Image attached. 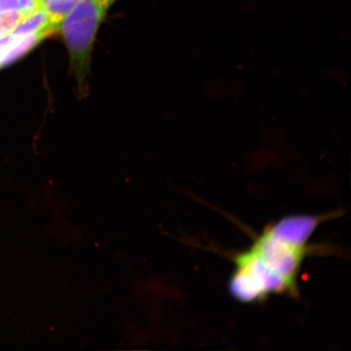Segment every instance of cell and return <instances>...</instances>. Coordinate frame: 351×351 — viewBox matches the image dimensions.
<instances>
[{
	"label": "cell",
	"mask_w": 351,
	"mask_h": 351,
	"mask_svg": "<svg viewBox=\"0 0 351 351\" xmlns=\"http://www.w3.org/2000/svg\"><path fill=\"white\" fill-rule=\"evenodd\" d=\"M330 215H291L267 226L248 249L235 254L229 291L251 304L271 295H298L302 262L311 253L308 241Z\"/></svg>",
	"instance_id": "obj_1"
},
{
	"label": "cell",
	"mask_w": 351,
	"mask_h": 351,
	"mask_svg": "<svg viewBox=\"0 0 351 351\" xmlns=\"http://www.w3.org/2000/svg\"><path fill=\"white\" fill-rule=\"evenodd\" d=\"M115 0H79L60 26L79 95L89 90L90 61L101 22Z\"/></svg>",
	"instance_id": "obj_2"
},
{
	"label": "cell",
	"mask_w": 351,
	"mask_h": 351,
	"mask_svg": "<svg viewBox=\"0 0 351 351\" xmlns=\"http://www.w3.org/2000/svg\"><path fill=\"white\" fill-rule=\"evenodd\" d=\"M78 1L79 0H50L44 3V8L52 27L56 32H59L61 23Z\"/></svg>",
	"instance_id": "obj_3"
},
{
	"label": "cell",
	"mask_w": 351,
	"mask_h": 351,
	"mask_svg": "<svg viewBox=\"0 0 351 351\" xmlns=\"http://www.w3.org/2000/svg\"><path fill=\"white\" fill-rule=\"evenodd\" d=\"M44 7V0H0V13L19 12L28 16Z\"/></svg>",
	"instance_id": "obj_4"
},
{
	"label": "cell",
	"mask_w": 351,
	"mask_h": 351,
	"mask_svg": "<svg viewBox=\"0 0 351 351\" xmlns=\"http://www.w3.org/2000/svg\"><path fill=\"white\" fill-rule=\"evenodd\" d=\"M47 1H50V0H44V3L47 2Z\"/></svg>",
	"instance_id": "obj_5"
}]
</instances>
